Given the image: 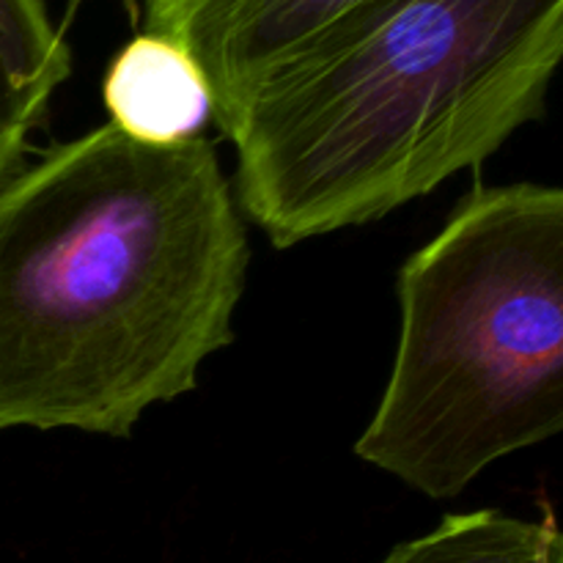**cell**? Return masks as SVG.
Instances as JSON below:
<instances>
[{
  "label": "cell",
  "mask_w": 563,
  "mask_h": 563,
  "mask_svg": "<svg viewBox=\"0 0 563 563\" xmlns=\"http://www.w3.org/2000/svg\"><path fill=\"white\" fill-rule=\"evenodd\" d=\"M247 236L209 137L113 124L0 185V432L130 438L234 341Z\"/></svg>",
  "instance_id": "cell-1"
},
{
  "label": "cell",
  "mask_w": 563,
  "mask_h": 563,
  "mask_svg": "<svg viewBox=\"0 0 563 563\" xmlns=\"http://www.w3.org/2000/svg\"><path fill=\"white\" fill-rule=\"evenodd\" d=\"M563 0H368L218 130L236 201L275 247L372 223L539 121Z\"/></svg>",
  "instance_id": "cell-2"
},
{
  "label": "cell",
  "mask_w": 563,
  "mask_h": 563,
  "mask_svg": "<svg viewBox=\"0 0 563 563\" xmlns=\"http://www.w3.org/2000/svg\"><path fill=\"white\" fill-rule=\"evenodd\" d=\"M390 379L355 454L429 498L563 429V190L478 187L399 273Z\"/></svg>",
  "instance_id": "cell-3"
},
{
  "label": "cell",
  "mask_w": 563,
  "mask_h": 563,
  "mask_svg": "<svg viewBox=\"0 0 563 563\" xmlns=\"http://www.w3.org/2000/svg\"><path fill=\"white\" fill-rule=\"evenodd\" d=\"M368 0H143L146 31L179 44L207 77L214 124L308 44Z\"/></svg>",
  "instance_id": "cell-4"
},
{
  "label": "cell",
  "mask_w": 563,
  "mask_h": 563,
  "mask_svg": "<svg viewBox=\"0 0 563 563\" xmlns=\"http://www.w3.org/2000/svg\"><path fill=\"white\" fill-rule=\"evenodd\" d=\"M102 99L110 124L146 146L190 141L212 119V93L196 60L176 42L148 31L113 55Z\"/></svg>",
  "instance_id": "cell-5"
},
{
  "label": "cell",
  "mask_w": 563,
  "mask_h": 563,
  "mask_svg": "<svg viewBox=\"0 0 563 563\" xmlns=\"http://www.w3.org/2000/svg\"><path fill=\"white\" fill-rule=\"evenodd\" d=\"M71 75V49L44 0H0V185L25 165L27 137Z\"/></svg>",
  "instance_id": "cell-6"
},
{
  "label": "cell",
  "mask_w": 563,
  "mask_h": 563,
  "mask_svg": "<svg viewBox=\"0 0 563 563\" xmlns=\"http://www.w3.org/2000/svg\"><path fill=\"white\" fill-rule=\"evenodd\" d=\"M379 563H561V533L553 515L520 520L498 509L467 511L396 544Z\"/></svg>",
  "instance_id": "cell-7"
}]
</instances>
